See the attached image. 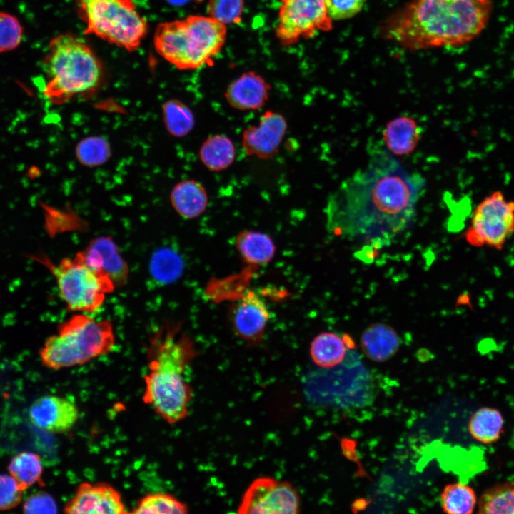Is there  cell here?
Listing matches in <instances>:
<instances>
[{
	"label": "cell",
	"mask_w": 514,
	"mask_h": 514,
	"mask_svg": "<svg viewBox=\"0 0 514 514\" xmlns=\"http://www.w3.org/2000/svg\"><path fill=\"white\" fill-rule=\"evenodd\" d=\"M513 234L514 201L495 191L475 208L465 237L473 246L500 250Z\"/></svg>",
	"instance_id": "9"
},
{
	"label": "cell",
	"mask_w": 514,
	"mask_h": 514,
	"mask_svg": "<svg viewBox=\"0 0 514 514\" xmlns=\"http://www.w3.org/2000/svg\"><path fill=\"white\" fill-rule=\"evenodd\" d=\"M163 120L168 131L175 137H183L193 128L195 119L192 111L184 103L171 99L163 106Z\"/></svg>",
	"instance_id": "28"
},
{
	"label": "cell",
	"mask_w": 514,
	"mask_h": 514,
	"mask_svg": "<svg viewBox=\"0 0 514 514\" xmlns=\"http://www.w3.org/2000/svg\"><path fill=\"white\" fill-rule=\"evenodd\" d=\"M366 0H325L328 14L332 20H344L358 14Z\"/></svg>",
	"instance_id": "35"
},
{
	"label": "cell",
	"mask_w": 514,
	"mask_h": 514,
	"mask_svg": "<svg viewBox=\"0 0 514 514\" xmlns=\"http://www.w3.org/2000/svg\"><path fill=\"white\" fill-rule=\"evenodd\" d=\"M67 514H125L126 509L121 493L109 483H80L74 496L65 504Z\"/></svg>",
	"instance_id": "12"
},
{
	"label": "cell",
	"mask_w": 514,
	"mask_h": 514,
	"mask_svg": "<svg viewBox=\"0 0 514 514\" xmlns=\"http://www.w3.org/2000/svg\"><path fill=\"white\" fill-rule=\"evenodd\" d=\"M477 498L475 491L463 483L447 485L441 494L443 511L450 514H470L475 508Z\"/></svg>",
	"instance_id": "27"
},
{
	"label": "cell",
	"mask_w": 514,
	"mask_h": 514,
	"mask_svg": "<svg viewBox=\"0 0 514 514\" xmlns=\"http://www.w3.org/2000/svg\"><path fill=\"white\" fill-rule=\"evenodd\" d=\"M171 202L183 218L191 219L201 215L208 205V195L203 186L193 179L178 183L171 192Z\"/></svg>",
	"instance_id": "18"
},
{
	"label": "cell",
	"mask_w": 514,
	"mask_h": 514,
	"mask_svg": "<svg viewBox=\"0 0 514 514\" xmlns=\"http://www.w3.org/2000/svg\"><path fill=\"white\" fill-rule=\"evenodd\" d=\"M54 276L59 293L73 312L93 313L103 306L106 296L116 288L106 274L91 269L76 253L73 258H64L57 264L45 256H36Z\"/></svg>",
	"instance_id": "8"
},
{
	"label": "cell",
	"mask_w": 514,
	"mask_h": 514,
	"mask_svg": "<svg viewBox=\"0 0 514 514\" xmlns=\"http://www.w3.org/2000/svg\"><path fill=\"white\" fill-rule=\"evenodd\" d=\"M116 343L109 320L96 321L87 313H76L57 327L39 351L41 363L53 370L82 366L110 353Z\"/></svg>",
	"instance_id": "6"
},
{
	"label": "cell",
	"mask_w": 514,
	"mask_h": 514,
	"mask_svg": "<svg viewBox=\"0 0 514 514\" xmlns=\"http://www.w3.org/2000/svg\"><path fill=\"white\" fill-rule=\"evenodd\" d=\"M79 417L77 405L58 395H43L36 399L29 409V418L37 428L59 434L70 430Z\"/></svg>",
	"instance_id": "13"
},
{
	"label": "cell",
	"mask_w": 514,
	"mask_h": 514,
	"mask_svg": "<svg viewBox=\"0 0 514 514\" xmlns=\"http://www.w3.org/2000/svg\"><path fill=\"white\" fill-rule=\"evenodd\" d=\"M492 0H413L383 23V36L410 49L466 44L485 29Z\"/></svg>",
	"instance_id": "2"
},
{
	"label": "cell",
	"mask_w": 514,
	"mask_h": 514,
	"mask_svg": "<svg viewBox=\"0 0 514 514\" xmlns=\"http://www.w3.org/2000/svg\"><path fill=\"white\" fill-rule=\"evenodd\" d=\"M348 350L343 338L333 333H322L313 341L310 353L316 365L328 368L343 361Z\"/></svg>",
	"instance_id": "22"
},
{
	"label": "cell",
	"mask_w": 514,
	"mask_h": 514,
	"mask_svg": "<svg viewBox=\"0 0 514 514\" xmlns=\"http://www.w3.org/2000/svg\"><path fill=\"white\" fill-rule=\"evenodd\" d=\"M188 506L167 493H149L140 498L131 511L136 514H185Z\"/></svg>",
	"instance_id": "29"
},
{
	"label": "cell",
	"mask_w": 514,
	"mask_h": 514,
	"mask_svg": "<svg viewBox=\"0 0 514 514\" xmlns=\"http://www.w3.org/2000/svg\"><path fill=\"white\" fill-rule=\"evenodd\" d=\"M300 500L288 482L271 477L254 480L245 491L238 507L241 514H296Z\"/></svg>",
	"instance_id": "11"
},
{
	"label": "cell",
	"mask_w": 514,
	"mask_h": 514,
	"mask_svg": "<svg viewBox=\"0 0 514 514\" xmlns=\"http://www.w3.org/2000/svg\"><path fill=\"white\" fill-rule=\"evenodd\" d=\"M8 470L25 490L41 480L43 465L41 457L32 452H21L11 460Z\"/></svg>",
	"instance_id": "25"
},
{
	"label": "cell",
	"mask_w": 514,
	"mask_h": 514,
	"mask_svg": "<svg viewBox=\"0 0 514 514\" xmlns=\"http://www.w3.org/2000/svg\"><path fill=\"white\" fill-rule=\"evenodd\" d=\"M41 67L47 78L44 95L57 104L96 91L103 80L102 64L94 51L71 34L51 39Z\"/></svg>",
	"instance_id": "4"
},
{
	"label": "cell",
	"mask_w": 514,
	"mask_h": 514,
	"mask_svg": "<svg viewBox=\"0 0 514 514\" xmlns=\"http://www.w3.org/2000/svg\"><path fill=\"white\" fill-rule=\"evenodd\" d=\"M22 26L14 15L0 11V54L14 50L22 41Z\"/></svg>",
	"instance_id": "32"
},
{
	"label": "cell",
	"mask_w": 514,
	"mask_h": 514,
	"mask_svg": "<svg viewBox=\"0 0 514 514\" xmlns=\"http://www.w3.org/2000/svg\"><path fill=\"white\" fill-rule=\"evenodd\" d=\"M77 253L91 269L108 276L116 288L126 283L129 275L128 264L111 237L100 236L92 239Z\"/></svg>",
	"instance_id": "15"
},
{
	"label": "cell",
	"mask_w": 514,
	"mask_h": 514,
	"mask_svg": "<svg viewBox=\"0 0 514 514\" xmlns=\"http://www.w3.org/2000/svg\"><path fill=\"white\" fill-rule=\"evenodd\" d=\"M425 186L421 175L379 151L329 196L326 228L331 233L380 248L408 227Z\"/></svg>",
	"instance_id": "1"
},
{
	"label": "cell",
	"mask_w": 514,
	"mask_h": 514,
	"mask_svg": "<svg viewBox=\"0 0 514 514\" xmlns=\"http://www.w3.org/2000/svg\"><path fill=\"white\" fill-rule=\"evenodd\" d=\"M478 513L514 514V483H502L487 489L479 500Z\"/></svg>",
	"instance_id": "26"
},
{
	"label": "cell",
	"mask_w": 514,
	"mask_h": 514,
	"mask_svg": "<svg viewBox=\"0 0 514 514\" xmlns=\"http://www.w3.org/2000/svg\"><path fill=\"white\" fill-rule=\"evenodd\" d=\"M57 505L54 498L42 490L30 495L24 501L23 511L25 513H56Z\"/></svg>",
	"instance_id": "36"
},
{
	"label": "cell",
	"mask_w": 514,
	"mask_h": 514,
	"mask_svg": "<svg viewBox=\"0 0 514 514\" xmlns=\"http://www.w3.org/2000/svg\"><path fill=\"white\" fill-rule=\"evenodd\" d=\"M147 354L142 400L168 424L178 423L188 415L192 397L183 376L194 356L191 343L173 326H163L151 338Z\"/></svg>",
	"instance_id": "3"
},
{
	"label": "cell",
	"mask_w": 514,
	"mask_h": 514,
	"mask_svg": "<svg viewBox=\"0 0 514 514\" xmlns=\"http://www.w3.org/2000/svg\"><path fill=\"white\" fill-rule=\"evenodd\" d=\"M236 246L244 260L253 264L268 263L275 252L271 238L258 231H245L241 233L236 238Z\"/></svg>",
	"instance_id": "24"
},
{
	"label": "cell",
	"mask_w": 514,
	"mask_h": 514,
	"mask_svg": "<svg viewBox=\"0 0 514 514\" xmlns=\"http://www.w3.org/2000/svg\"><path fill=\"white\" fill-rule=\"evenodd\" d=\"M418 138L419 131L416 122L407 116L392 120L383 132L387 147L395 154H407L411 152L415 147Z\"/></svg>",
	"instance_id": "20"
},
{
	"label": "cell",
	"mask_w": 514,
	"mask_h": 514,
	"mask_svg": "<svg viewBox=\"0 0 514 514\" xmlns=\"http://www.w3.org/2000/svg\"><path fill=\"white\" fill-rule=\"evenodd\" d=\"M287 130V122L280 113L268 111L256 125L248 127L242 135L246 154L261 158L273 156L278 150Z\"/></svg>",
	"instance_id": "14"
},
{
	"label": "cell",
	"mask_w": 514,
	"mask_h": 514,
	"mask_svg": "<svg viewBox=\"0 0 514 514\" xmlns=\"http://www.w3.org/2000/svg\"><path fill=\"white\" fill-rule=\"evenodd\" d=\"M325 0H281L276 35L285 46L332 29Z\"/></svg>",
	"instance_id": "10"
},
{
	"label": "cell",
	"mask_w": 514,
	"mask_h": 514,
	"mask_svg": "<svg viewBox=\"0 0 514 514\" xmlns=\"http://www.w3.org/2000/svg\"><path fill=\"white\" fill-rule=\"evenodd\" d=\"M75 153L82 165L97 166L102 165L109 158L111 148L109 142L104 138L89 136L78 143Z\"/></svg>",
	"instance_id": "31"
},
{
	"label": "cell",
	"mask_w": 514,
	"mask_h": 514,
	"mask_svg": "<svg viewBox=\"0 0 514 514\" xmlns=\"http://www.w3.org/2000/svg\"><path fill=\"white\" fill-rule=\"evenodd\" d=\"M173 6H182L187 4L190 0H166Z\"/></svg>",
	"instance_id": "37"
},
{
	"label": "cell",
	"mask_w": 514,
	"mask_h": 514,
	"mask_svg": "<svg viewBox=\"0 0 514 514\" xmlns=\"http://www.w3.org/2000/svg\"><path fill=\"white\" fill-rule=\"evenodd\" d=\"M244 0H208V13L209 16L223 24L240 22Z\"/></svg>",
	"instance_id": "33"
},
{
	"label": "cell",
	"mask_w": 514,
	"mask_h": 514,
	"mask_svg": "<svg viewBox=\"0 0 514 514\" xmlns=\"http://www.w3.org/2000/svg\"><path fill=\"white\" fill-rule=\"evenodd\" d=\"M361 344L365 353L371 359L383 361L397 351L400 340L391 327L378 323L366 329L361 337Z\"/></svg>",
	"instance_id": "19"
},
{
	"label": "cell",
	"mask_w": 514,
	"mask_h": 514,
	"mask_svg": "<svg viewBox=\"0 0 514 514\" xmlns=\"http://www.w3.org/2000/svg\"><path fill=\"white\" fill-rule=\"evenodd\" d=\"M24 491L11 475L0 474V510L16 507L21 502Z\"/></svg>",
	"instance_id": "34"
},
{
	"label": "cell",
	"mask_w": 514,
	"mask_h": 514,
	"mask_svg": "<svg viewBox=\"0 0 514 514\" xmlns=\"http://www.w3.org/2000/svg\"><path fill=\"white\" fill-rule=\"evenodd\" d=\"M269 92L270 85L261 75L247 71L228 86L225 97L229 105L236 109L256 110L264 106Z\"/></svg>",
	"instance_id": "16"
},
{
	"label": "cell",
	"mask_w": 514,
	"mask_h": 514,
	"mask_svg": "<svg viewBox=\"0 0 514 514\" xmlns=\"http://www.w3.org/2000/svg\"><path fill=\"white\" fill-rule=\"evenodd\" d=\"M201 161L211 171H220L229 167L236 156V148L231 139L224 134L208 137L199 151Z\"/></svg>",
	"instance_id": "21"
},
{
	"label": "cell",
	"mask_w": 514,
	"mask_h": 514,
	"mask_svg": "<svg viewBox=\"0 0 514 514\" xmlns=\"http://www.w3.org/2000/svg\"><path fill=\"white\" fill-rule=\"evenodd\" d=\"M226 25L211 16L192 15L160 23L155 31L157 53L178 69L211 65L226 41Z\"/></svg>",
	"instance_id": "5"
},
{
	"label": "cell",
	"mask_w": 514,
	"mask_h": 514,
	"mask_svg": "<svg viewBox=\"0 0 514 514\" xmlns=\"http://www.w3.org/2000/svg\"><path fill=\"white\" fill-rule=\"evenodd\" d=\"M268 318L269 311L264 301L256 294L249 292L236 306L233 321L239 336L253 339L261 335Z\"/></svg>",
	"instance_id": "17"
},
{
	"label": "cell",
	"mask_w": 514,
	"mask_h": 514,
	"mask_svg": "<svg viewBox=\"0 0 514 514\" xmlns=\"http://www.w3.org/2000/svg\"><path fill=\"white\" fill-rule=\"evenodd\" d=\"M84 34L94 35L129 52L145 38L148 25L133 0H76Z\"/></svg>",
	"instance_id": "7"
},
{
	"label": "cell",
	"mask_w": 514,
	"mask_h": 514,
	"mask_svg": "<svg viewBox=\"0 0 514 514\" xmlns=\"http://www.w3.org/2000/svg\"><path fill=\"white\" fill-rule=\"evenodd\" d=\"M149 269L153 278L163 283H170L181 275L183 261L180 256L168 248L156 251L150 261Z\"/></svg>",
	"instance_id": "30"
},
{
	"label": "cell",
	"mask_w": 514,
	"mask_h": 514,
	"mask_svg": "<svg viewBox=\"0 0 514 514\" xmlns=\"http://www.w3.org/2000/svg\"><path fill=\"white\" fill-rule=\"evenodd\" d=\"M503 425V417L498 410L484 407L476 410L471 416L468 430L476 440L490 444L499 439Z\"/></svg>",
	"instance_id": "23"
}]
</instances>
